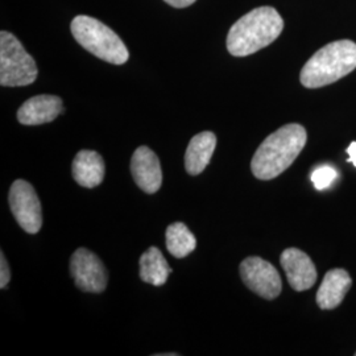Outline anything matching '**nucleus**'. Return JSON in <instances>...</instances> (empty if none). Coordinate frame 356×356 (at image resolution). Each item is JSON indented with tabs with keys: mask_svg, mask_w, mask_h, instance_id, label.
<instances>
[{
	"mask_svg": "<svg viewBox=\"0 0 356 356\" xmlns=\"http://www.w3.org/2000/svg\"><path fill=\"white\" fill-rule=\"evenodd\" d=\"M306 140L305 128L296 123L275 131L254 152L251 163L254 177L268 181L280 176L304 149Z\"/></svg>",
	"mask_w": 356,
	"mask_h": 356,
	"instance_id": "obj_1",
	"label": "nucleus"
},
{
	"mask_svg": "<svg viewBox=\"0 0 356 356\" xmlns=\"http://www.w3.org/2000/svg\"><path fill=\"white\" fill-rule=\"evenodd\" d=\"M282 29L284 20L275 8H254L229 28L227 51L235 57L251 56L270 45Z\"/></svg>",
	"mask_w": 356,
	"mask_h": 356,
	"instance_id": "obj_2",
	"label": "nucleus"
},
{
	"mask_svg": "<svg viewBox=\"0 0 356 356\" xmlns=\"http://www.w3.org/2000/svg\"><path fill=\"white\" fill-rule=\"evenodd\" d=\"M356 69V44L350 40L334 41L321 48L306 63L300 81L306 89L331 85Z\"/></svg>",
	"mask_w": 356,
	"mask_h": 356,
	"instance_id": "obj_3",
	"label": "nucleus"
},
{
	"mask_svg": "<svg viewBox=\"0 0 356 356\" xmlns=\"http://www.w3.org/2000/svg\"><path fill=\"white\" fill-rule=\"evenodd\" d=\"M76 42L95 57L113 65L126 64L129 58L127 47L111 28L86 16H76L70 24Z\"/></svg>",
	"mask_w": 356,
	"mask_h": 356,
	"instance_id": "obj_4",
	"label": "nucleus"
},
{
	"mask_svg": "<svg viewBox=\"0 0 356 356\" xmlns=\"http://www.w3.org/2000/svg\"><path fill=\"white\" fill-rule=\"evenodd\" d=\"M38 70L33 57L22 42L7 31L0 32V85L20 88L32 85Z\"/></svg>",
	"mask_w": 356,
	"mask_h": 356,
	"instance_id": "obj_5",
	"label": "nucleus"
},
{
	"mask_svg": "<svg viewBox=\"0 0 356 356\" xmlns=\"http://www.w3.org/2000/svg\"><path fill=\"white\" fill-rule=\"evenodd\" d=\"M8 201L20 227L28 234H38L42 226V211L33 186L24 179H16L10 189Z\"/></svg>",
	"mask_w": 356,
	"mask_h": 356,
	"instance_id": "obj_6",
	"label": "nucleus"
},
{
	"mask_svg": "<svg viewBox=\"0 0 356 356\" xmlns=\"http://www.w3.org/2000/svg\"><path fill=\"white\" fill-rule=\"evenodd\" d=\"M241 276L245 286L266 300H275L282 291L280 273L261 257H247L241 264Z\"/></svg>",
	"mask_w": 356,
	"mask_h": 356,
	"instance_id": "obj_7",
	"label": "nucleus"
},
{
	"mask_svg": "<svg viewBox=\"0 0 356 356\" xmlns=\"http://www.w3.org/2000/svg\"><path fill=\"white\" fill-rule=\"evenodd\" d=\"M70 273L82 292L102 293L107 286V270L102 260L86 248H78L72 256Z\"/></svg>",
	"mask_w": 356,
	"mask_h": 356,
	"instance_id": "obj_8",
	"label": "nucleus"
},
{
	"mask_svg": "<svg viewBox=\"0 0 356 356\" xmlns=\"http://www.w3.org/2000/svg\"><path fill=\"white\" fill-rule=\"evenodd\" d=\"M289 285L297 292L310 289L317 281V269L312 259L298 248L285 250L280 257Z\"/></svg>",
	"mask_w": 356,
	"mask_h": 356,
	"instance_id": "obj_9",
	"label": "nucleus"
},
{
	"mask_svg": "<svg viewBox=\"0 0 356 356\" xmlns=\"http://www.w3.org/2000/svg\"><path fill=\"white\" fill-rule=\"evenodd\" d=\"M131 172L141 191L153 194L161 188L163 170L157 154L151 148L139 147L131 160Z\"/></svg>",
	"mask_w": 356,
	"mask_h": 356,
	"instance_id": "obj_10",
	"label": "nucleus"
},
{
	"mask_svg": "<svg viewBox=\"0 0 356 356\" xmlns=\"http://www.w3.org/2000/svg\"><path fill=\"white\" fill-rule=\"evenodd\" d=\"M64 113L63 99L57 95H36L22 104L17 120L24 126H40L51 123Z\"/></svg>",
	"mask_w": 356,
	"mask_h": 356,
	"instance_id": "obj_11",
	"label": "nucleus"
},
{
	"mask_svg": "<svg viewBox=\"0 0 356 356\" xmlns=\"http://www.w3.org/2000/svg\"><path fill=\"white\" fill-rule=\"evenodd\" d=\"M353 285V280L347 270L337 268L329 270L317 292V304L323 310L335 309L342 304L347 292Z\"/></svg>",
	"mask_w": 356,
	"mask_h": 356,
	"instance_id": "obj_12",
	"label": "nucleus"
},
{
	"mask_svg": "<svg viewBox=\"0 0 356 356\" xmlns=\"http://www.w3.org/2000/svg\"><path fill=\"white\" fill-rule=\"evenodd\" d=\"M72 173L76 184L83 188H97L104 178V161L102 156L95 151L83 149L76 153Z\"/></svg>",
	"mask_w": 356,
	"mask_h": 356,
	"instance_id": "obj_13",
	"label": "nucleus"
},
{
	"mask_svg": "<svg viewBox=\"0 0 356 356\" xmlns=\"http://www.w3.org/2000/svg\"><path fill=\"white\" fill-rule=\"evenodd\" d=\"M216 134L210 131H204L195 135L191 139L186 154H185V168L191 176H198L209 165L213 153L216 151Z\"/></svg>",
	"mask_w": 356,
	"mask_h": 356,
	"instance_id": "obj_14",
	"label": "nucleus"
},
{
	"mask_svg": "<svg viewBox=\"0 0 356 356\" xmlns=\"http://www.w3.org/2000/svg\"><path fill=\"white\" fill-rule=\"evenodd\" d=\"M172 273V268L161 254V251L156 247L148 248L140 257V279L154 286H161L165 284L169 275Z\"/></svg>",
	"mask_w": 356,
	"mask_h": 356,
	"instance_id": "obj_15",
	"label": "nucleus"
},
{
	"mask_svg": "<svg viewBox=\"0 0 356 356\" xmlns=\"http://www.w3.org/2000/svg\"><path fill=\"white\" fill-rule=\"evenodd\" d=\"M166 248L177 259L191 254L197 247V239L185 223L176 222L166 229Z\"/></svg>",
	"mask_w": 356,
	"mask_h": 356,
	"instance_id": "obj_16",
	"label": "nucleus"
},
{
	"mask_svg": "<svg viewBox=\"0 0 356 356\" xmlns=\"http://www.w3.org/2000/svg\"><path fill=\"white\" fill-rule=\"evenodd\" d=\"M337 178V170L329 165H322L317 168L312 173V181L317 191H325L330 186Z\"/></svg>",
	"mask_w": 356,
	"mask_h": 356,
	"instance_id": "obj_17",
	"label": "nucleus"
},
{
	"mask_svg": "<svg viewBox=\"0 0 356 356\" xmlns=\"http://www.w3.org/2000/svg\"><path fill=\"white\" fill-rule=\"evenodd\" d=\"M11 279V272H10V267L8 263L6 260V256L1 252L0 254V288L4 289Z\"/></svg>",
	"mask_w": 356,
	"mask_h": 356,
	"instance_id": "obj_18",
	"label": "nucleus"
},
{
	"mask_svg": "<svg viewBox=\"0 0 356 356\" xmlns=\"http://www.w3.org/2000/svg\"><path fill=\"white\" fill-rule=\"evenodd\" d=\"M164 1L175 8H185L191 6L193 3H195V0H164Z\"/></svg>",
	"mask_w": 356,
	"mask_h": 356,
	"instance_id": "obj_19",
	"label": "nucleus"
},
{
	"mask_svg": "<svg viewBox=\"0 0 356 356\" xmlns=\"http://www.w3.org/2000/svg\"><path fill=\"white\" fill-rule=\"evenodd\" d=\"M347 153H348V163H353L356 168V141H353L348 148H347Z\"/></svg>",
	"mask_w": 356,
	"mask_h": 356,
	"instance_id": "obj_20",
	"label": "nucleus"
},
{
	"mask_svg": "<svg viewBox=\"0 0 356 356\" xmlns=\"http://www.w3.org/2000/svg\"><path fill=\"white\" fill-rule=\"evenodd\" d=\"M355 355H356V353H355Z\"/></svg>",
	"mask_w": 356,
	"mask_h": 356,
	"instance_id": "obj_21",
	"label": "nucleus"
}]
</instances>
